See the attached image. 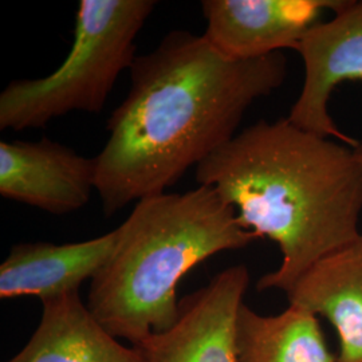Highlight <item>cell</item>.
<instances>
[{
    "label": "cell",
    "mask_w": 362,
    "mask_h": 362,
    "mask_svg": "<svg viewBox=\"0 0 362 362\" xmlns=\"http://www.w3.org/2000/svg\"><path fill=\"white\" fill-rule=\"evenodd\" d=\"M128 95L106 122L95 156L105 216L167 192L236 136L248 107L278 90L287 59L274 52L233 59L204 35L173 30L130 67Z\"/></svg>",
    "instance_id": "6da1fadb"
},
{
    "label": "cell",
    "mask_w": 362,
    "mask_h": 362,
    "mask_svg": "<svg viewBox=\"0 0 362 362\" xmlns=\"http://www.w3.org/2000/svg\"><path fill=\"white\" fill-rule=\"evenodd\" d=\"M239 223L275 242L282 262L259 291L287 293L318 260L362 233V160L356 148L314 134L287 118L260 119L194 169Z\"/></svg>",
    "instance_id": "7a4b0ae2"
},
{
    "label": "cell",
    "mask_w": 362,
    "mask_h": 362,
    "mask_svg": "<svg viewBox=\"0 0 362 362\" xmlns=\"http://www.w3.org/2000/svg\"><path fill=\"white\" fill-rule=\"evenodd\" d=\"M118 231L112 258L91 279L88 308L107 332L133 346L176 322V290L194 266L259 239L207 185L144 197Z\"/></svg>",
    "instance_id": "3957f363"
},
{
    "label": "cell",
    "mask_w": 362,
    "mask_h": 362,
    "mask_svg": "<svg viewBox=\"0 0 362 362\" xmlns=\"http://www.w3.org/2000/svg\"><path fill=\"white\" fill-rule=\"evenodd\" d=\"M156 6L155 0H81L62 65L1 91L0 129L43 128L71 112L100 113L119 74L137 58L136 39Z\"/></svg>",
    "instance_id": "277c9868"
},
{
    "label": "cell",
    "mask_w": 362,
    "mask_h": 362,
    "mask_svg": "<svg viewBox=\"0 0 362 362\" xmlns=\"http://www.w3.org/2000/svg\"><path fill=\"white\" fill-rule=\"evenodd\" d=\"M332 15L313 27L298 46L305 76L286 118L300 129L356 148L358 141L337 127L329 103L339 85L362 82V0H348Z\"/></svg>",
    "instance_id": "5b68a950"
},
{
    "label": "cell",
    "mask_w": 362,
    "mask_h": 362,
    "mask_svg": "<svg viewBox=\"0 0 362 362\" xmlns=\"http://www.w3.org/2000/svg\"><path fill=\"white\" fill-rule=\"evenodd\" d=\"M248 284V269L236 264L181 298L176 322L137 345L145 361L238 362L236 321Z\"/></svg>",
    "instance_id": "8992f818"
},
{
    "label": "cell",
    "mask_w": 362,
    "mask_h": 362,
    "mask_svg": "<svg viewBox=\"0 0 362 362\" xmlns=\"http://www.w3.org/2000/svg\"><path fill=\"white\" fill-rule=\"evenodd\" d=\"M348 0H203V34L228 58L248 61L284 49L297 52L325 13L339 11Z\"/></svg>",
    "instance_id": "52a82bcc"
},
{
    "label": "cell",
    "mask_w": 362,
    "mask_h": 362,
    "mask_svg": "<svg viewBox=\"0 0 362 362\" xmlns=\"http://www.w3.org/2000/svg\"><path fill=\"white\" fill-rule=\"evenodd\" d=\"M95 157L49 139L0 143V194L8 200L66 215L85 207L95 191Z\"/></svg>",
    "instance_id": "ba28073f"
},
{
    "label": "cell",
    "mask_w": 362,
    "mask_h": 362,
    "mask_svg": "<svg viewBox=\"0 0 362 362\" xmlns=\"http://www.w3.org/2000/svg\"><path fill=\"white\" fill-rule=\"evenodd\" d=\"M119 231L85 242L18 243L0 266V298L37 297L45 302L76 293L112 258Z\"/></svg>",
    "instance_id": "9c48e42d"
},
{
    "label": "cell",
    "mask_w": 362,
    "mask_h": 362,
    "mask_svg": "<svg viewBox=\"0 0 362 362\" xmlns=\"http://www.w3.org/2000/svg\"><path fill=\"white\" fill-rule=\"evenodd\" d=\"M288 303L324 315L339 337V362H362V235L318 260L286 293Z\"/></svg>",
    "instance_id": "30bf717a"
},
{
    "label": "cell",
    "mask_w": 362,
    "mask_h": 362,
    "mask_svg": "<svg viewBox=\"0 0 362 362\" xmlns=\"http://www.w3.org/2000/svg\"><path fill=\"white\" fill-rule=\"evenodd\" d=\"M37 330L7 362H146L137 346L127 348L82 302L79 291L42 302Z\"/></svg>",
    "instance_id": "8fae6325"
},
{
    "label": "cell",
    "mask_w": 362,
    "mask_h": 362,
    "mask_svg": "<svg viewBox=\"0 0 362 362\" xmlns=\"http://www.w3.org/2000/svg\"><path fill=\"white\" fill-rule=\"evenodd\" d=\"M238 362H339L327 349L314 313L290 305L260 315L242 305L236 321Z\"/></svg>",
    "instance_id": "7c38bea8"
},
{
    "label": "cell",
    "mask_w": 362,
    "mask_h": 362,
    "mask_svg": "<svg viewBox=\"0 0 362 362\" xmlns=\"http://www.w3.org/2000/svg\"><path fill=\"white\" fill-rule=\"evenodd\" d=\"M356 151H357V153H358L360 158L362 160V140L361 141H358V144H357V146H356Z\"/></svg>",
    "instance_id": "4fadbf2b"
}]
</instances>
